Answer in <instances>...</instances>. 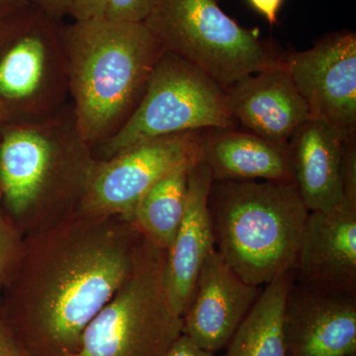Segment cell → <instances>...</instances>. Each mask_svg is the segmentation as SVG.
<instances>
[{"instance_id": "1", "label": "cell", "mask_w": 356, "mask_h": 356, "mask_svg": "<svg viewBox=\"0 0 356 356\" xmlns=\"http://www.w3.org/2000/svg\"><path fill=\"white\" fill-rule=\"evenodd\" d=\"M144 236L121 217L76 210L25 236L0 314L27 356H64L132 273Z\"/></svg>"}, {"instance_id": "2", "label": "cell", "mask_w": 356, "mask_h": 356, "mask_svg": "<svg viewBox=\"0 0 356 356\" xmlns=\"http://www.w3.org/2000/svg\"><path fill=\"white\" fill-rule=\"evenodd\" d=\"M96 161L72 104L38 119L0 127V205L24 235L79 209Z\"/></svg>"}, {"instance_id": "3", "label": "cell", "mask_w": 356, "mask_h": 356, "mask_svg": "<svg viewBox=\"0 0 356 356\" xmlns=\"http://www.w3.org/2000/svg\"><path fill=\"white\" fill-rule=\"evenodd\" d=\"M69 93L77 129L95 149L137 108L165 49L144 23L106 17L65 25Z\"/></svg>"}, {"instance_id": "4", "label": "cell", "mask_w": 356, "mask_h": 356, "mask_svg": "<svg viewBox=\"0 0 356 356\" xmlns=\"http://www.w3.org/2000/svg\"><path fill=\"white\" fill-rule=\"evenodd\" d=\"M208 207L215 248L245 282L293 270L310 212L295 182L214 180Z\"/></svg>"}, {"instance_id": "5", "label": "cell", "mask_w": 356, "mask_h": 356, "mask_svg": "<svg viewBox=\"0 0 356 356\" xmlns=\"http://www.w3.org/2000/svg\"><path fill=\"white\" fill-rule=\"evenodd\" d=\"M144 24L165 51L224 89L248 74L284 65L273 43L229 17L220 0H156Z\"/></svg>"}, {"instance_id": "6", "label": "cell", "mask_w": 356, "mask_h": 356, "mask_svg": "<svg viewBox=\"0 0 356 356\" xmlns=\"http://www.w3.org/2000/svg\"><path fill=\"white\" fill-rule=\"evenodd\" d=\"M165 250L144 238L132 273L64 356H163L182 334L165 284Z\"/></svg>"}, {"instance_id": "7", "label": "cell", "mask_w": 356, "mask_h": 356, "mask_svg": "<svg viewBox=\"0 0 356 356\" xmlns=\"http://www.w3.org/2000/svg\"><path fill=\"white\" fill-rule=\"evenodd\" d=\"M69 99L63 21L32 2L0 16V103L7 122L44 118Z\"/></svg>"}, {"instance_id": "8", "label": "cell", "mask_w": 356, "mask_h": 356, "mask_svg": "<svg viewBox=\"0 0 356 356\" xmlns=\"http://www.w3.org/2000/svg\"><path fill=\"white\" fill-rule=\"evenodd\" d=\"M226 91L207 74L170 51H163L137 108L113 137L93 149L96 159L173 134L236 129Z\"/></svg>"}, {"instance_id": "9", "label": "cell", "mask_w": 356, "mask_h": 356, "mask_svg": "<svg viewBox=\"0 0 356 356\" xmlns=\"http://www.w3.org/2000/svg\"><path fill=\"white\" fill-rule=\"evenodd\" d=\"M202 161L201 131L173 134L147 140L96 159L79 211L131 222L140 198L177 168Z\"/></svg>"}, {"instance_id": "10", "label": "cell", "mask_w": 356, "mask_h": 356, "mask_svg": "<svg viewBox=\"0 0 356 356\" xmlns=\"http://www.w3.org/2000/svg\"><path fill=\"white\" fill-rule=\"evenodd\" d=\"M312 119L334 129L341 139H356V34L327 33L305 51L282 56Z\"/></svg>"}, {"instance_id": "11", "label": "cell", "mask_w": 356, "mask_h": 356, "mask_svg": "<svg viewBox=\"0 0 356 356\" xmlns=\"http://www.w3.org/2000/svg\"><path fill=\"white\" fill-rule=\"evenodd\" d=\"M292 271L302 284L356 296V200L309 212Z\"/></svg>"}, {"instance_id": "12", "label": "cell", "mask_w": 356, "mask_h": 356, "mask_svg": "<svg viewBox=\"0 0 356 356\" xmlns=\"http://www.w3.org/2000/svg\"><path fill=\"white\" fill-rule=\"evenodd\" d=\"M283 334L286 356L356 355V296L293 280Z\"/></svg>"}, {"instance_id": "13", "label": "cell", "mask_w": 356, "mask_h": 356, "mask_svg": "<svg viewBox=\"0 0 356 356\" xmlns=\"http://www.w3.org/2000/svg\"><path fill=\"white\" fill-rule=\"evenodd\" d=\"M261 292V287L242 280L215 248L201 267L182 317V334L210 353L225 350Z\"/></svg>"}, {"instance_id": "14", "label": "cell", "mask_w": 356, "mask_h": 356, "mask_svg": "<svg viewBox=\"0 0 356 356\" xmlns=\"http://www.w3.org/2000/svg\"><path fill=\"white\" fill-rule=\"evenodd\" d=\"M213 181L205 161H200L192 168L184 218L165 252V289L173 309L181 317L191 304L204 261L216 248L208 207Z\"/></svg>"}, {"instance_id": "15", "label": "cell", "mask_w": 356, "mask_h": 356, "mask_svg": "<svg viewBox=\"0 0 356 356\" xmlns=\"http://www.w3.org/2000/svg\"><path fill=\"white\" fill-rule=\"evenodd\" d=\"M238 123L255 135L287 144L310 112L286 65L248 74L225 89Z\"/></svg>"}, {"instance_id": "16", "label": "cell", "mask_w": 356, "mask_h": 356, "mask_svg": "<svg viewBox=\"0 0 356 356\" xmlns=\"http://www.w3.org/2000/svg\"><path fill=\"white\" fill-rule=\"evenodd\" d=\"M202 161L214 180L295 182L289 144L236 129L201 131Z\"/></svg>"}, {"instance_id": "17", "label": "cell", "mask_w": 356, "mask_h": 356, "mask_svg": "<svg viewBox=\"0 0 356 356\" xmlns=\"http://www.w3.org/2000/svg\"><path fill=\"white\" fill-rule=\"evenodd\" d=\"M295 184L306 207L332 209L343 199L341 158L344 140L323 122L309 119L292 134L289 142Z\"/></svg>"}, {"instance_id": "18", "label": "cell", "mask_w": 356, "mask_h": 356, "mask_svg": "<svg viewBox=\"0 0 356 356\" xmlns=\"http://www.w3.org/2000/svg\"><path fill=\"white\" fill-rule=\"evenodd\" d=\"M293 280L290 270L266 284L222 356H286L283 316Z\"/></svg>"}, {"instance_id": "19", "label": "cell", "mask_w": 356, "mask_h": 356, "mask_svg": "<svg viewBox=\"0 0 356 356\" xmlns=\"http://www.w3.org/2000/svg\"><path fill=\"white\" fill-rule=\"evenodd\" d=\"M194 165L182 166L159 180L134 210L131 222L146 240L161 250L172 245L184 218L189 172Z\"/></svg>"}, {"instance_id": "20", "label": "cell", "mask_w": 356, "mask_h": 356, "mask_svg": "<svg viewBox=\"0 0 356 356\" xmlns=\"http://www.w3.org/2000/svg\"><path fill=\"white\" fill-rule=\"evenodd\" d=\"M24 238L19 227L0 207V293L19 259Z\"/></svg>"}, {"instance_id": "21", "label": "cell", "mask_w": 356, "mask_h": 356, "mask_svg": "<svg viewBox=\"0 0 356 356\" xmlns=\"http://www.w3.org/2000/svg\"><path fill=\"white\" fill-rule=\"evenodd\" d=\"M156 0H110L104 17L119 22L144 23Z\"/></svg>"}, {"instance_id": "22", "label": "cell", "mask_w": 356, "mask_h": 356, "mask_svg": "<svg viewBox=\"0 0 356 356\" xmlns=\"http://www.w3.org/2000/svg\"><path fill=\"white\" fill-rule=\"evenodd\" d=\"M341 184L343 198L356 200V139L346 140L343 144Z\"/></svg>"}, {"instance_id": "23", "label": "cell", "mask_w": 356, "mask_h": 356, "mask_svg": "<svg viewBox=\"0 0 356 356\" xmlns=\"http://www.w3.org/2000/svg\"><path fill=\"white\" fill-rule=\"evenodd\" d=\"M110 0H74L70 16L74 21L104 17Z\"/></svg>"}, {"instance_id": "24", "label": "cell", "mask_w": 356, "mask_h": 356, "mask_svg": "<svg viewBox=\"0 0 356 356\" xmlns=\"http://www.w3.org/2000/svg\"><path fill=\"white\" fill-rule=\"evenodd\" d=\"M163 356H216V353L203 350L188 337L181 334Z\"/></svg>"}, {"instance_id": "25", "label": "cell", "mask_w": 356, "mask_h": 356, "mask_svg": "<svg viewBox=\"0 0 356 356\" xmlns=\"http://www.w3.org/2000/svg\"><path fill=\"white\" fill-rule=\"evenodd\" d=\"M248 4L273 26L278 23V14L284 0H247Z\"/></svg>"}, {"instance_id": "26", "label": "cell", "mask_w": 356, "mask_h": 356, "mask_svg": "<svg viewBox=\"0 0 356 356\" xmlns=\"http://www.w3.org/2000/svg\"><path fill=\"white\" fill-rule=\"evenodd\" d=\"M0 356H27L0 314Z\"/></svg>"}, {"instance_id": "27", "label": "cell", "mask_w": 356, "mask_h": 356, "mask_svg": "<svg viewBox=\"0 0 356 356\" xmlns=\"http://www.w3.org/2000/svg\"><path fill=\"white\" fill-rule=\"evenodd\" d=\"M74 1V0H31L33 4L38 6L51 17L62 21L67 16H70Z\"/></svg>"}, {"instance_id": "28", "label": "cell", "mask_w": 356, "mask_h": 356, "mask_svg": "<svg viewBox=\"0 0 356 356\" xmlns=\"http://www.w3.org/2000/svg\"><path fill=\"white\" fill-rule=\"evenodd\" d=\"M31 0H0V16L6 15L30 3Z\"/></svg>"}, {"instance_id": "29", "label": "cell", "mask_w": 356, "mask_h": 356, "mask_svg": "<svg viewBox=\"0 0 356 356\" xmlns=\"http://www.w3.org/2000/svg\"><path fill=\"white\" fill-rule=\"evenodd\" d=\"M8 121V113H7L6 107L0 103V127Z\"/></svg>"}, {"instance_id": "30", "label": "cell", "mask_w": 356, "mask_h": 356, "mask_svg": "<svg viewBox=\"0 0 356 356\" xmlns=\"http://www.w3.org/2000/svg\"><path fill=\"white\" fill-rule=\"evenodd\" d=\"M0 200H1V195H0Z\"/></svg>"}, {"instance_id": "31", "label": "cell", "mask_w": 356, "mask_h": 356, "mask_svg": "<svg viewBox=\"0 0 356 356\" xmlns=\"http://www.w3.org/2000/svg\"><path fill=\"white\" fill-rule=\"evenodd\" d=\"M351 356H356V355H351Z\"/></svg>"}]
</instances>
